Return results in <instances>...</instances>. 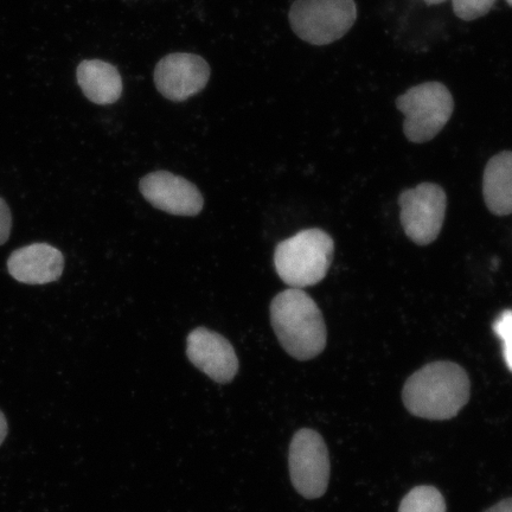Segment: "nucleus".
I'll use <instances>...</instances> for the list:
<instances>
[{
  "mask_svg": "<svg viewBox=\"0 0 512 512\" xmlns=\"http://www.w3.org/2000/svg\"><path fill=\"white\" fill-rule=\"evenodd\" d=\"M469 375L457 363L426 364L407 380L402 399L408 412L427 420H450L470 400Z\"/></svg>",
  "mask_w": 512,
  "mask_h": 512,
  "instance_id": "nucleus-1",
  "label": "nucleus"
},
{
  "mask_svg": "<svg viewBox=\"0 0 512 512\" xmlns=\"http://www.w3.org/2000/svg\"><path fill=\"white\" fill-rule=\"evenodd\" d=\"M271 323L288 355L309 361L322 354L328 331L318 305L299 288H288L272 300Z\"/></svg>",
  "mask_w": 512,
  "mask_h": 512,
  "instance_id": "nucleus-2",
  "label": "nucleus"
},
{
  "mask_svg": "<svg viewBox=\"0 0 512 512\" xmlns=\"http://www.w3.org/2000/svg\"><path fill=\"white\" fill-rule=\"evenodd\" d=\"M334 252V240L324 230H302L275 248V271L286 285L303 290L326 277Z\"/></svg>",
  "mask_w": 512,
  "mask_h": 512,
  "instance_id": "nucleus-3",
  "label": "nucleus"
},
{
  "mask_svg": "<svg viewBox=\"0 0 512 512\" xmlns=\"http://www.w3.org/2000/svg\"><path fill=\"white\" fill-rule=\"evenodd\" d=\"M396 107L405 115L403 132L412 143L430 142L451 119L453 96L440 82L421 83L408 89L396 100Z\"/></svg>",
  "mask_w": 512,
  "mask_h": 512,
  "instance_id": "nucleus-4",
  "label": "nucleus"
},
{
  "mask_svg": "<svg viewBox=\"0 0 512 512\" xmlns=\"http://www.w3.org/2000/svg\"><path fill=\"white\" fill-rule=\"evenodd\" d=\"M356 19L354 0H296L290 11L294 34L313 46L341 40Z\"/></svg>",
  "mask_w": 512,
  "mask_h": 512,
  "instance_id": "nucleus-5",
  "label": "nucleus"
},
{
  "mask_svg": "<svg viewBox=\"0 0 512 512\" xmlns=\"http://www.w3.org/2000/svg\"><path fill=\"white\" fill-rule=\"evenodd\" d=\"M288 467L294 489L307 499L322 497L330 482L328 447L320 434L303 428L294 434L288 453Z\"/></svg>",
  "mask_w": 512,
  "mask_h": 512,
  "instance_id": "nucleus-6",
  "label": "nucleus"
},
{
  "mask_svg": "<svg viewBox=\"0 0 512 512\" xmlns=\"http://www.w3.org/2000/svg\"><path fill=\"white\" fill-rule=\"evenodd\" d=\"M399 204L402 227L409 239L419 246L430 245L438 239L447 208V197L440 185L422 183L403 191Z\"/></svg>",
  "mask_w": 512,
  "mask_h": 512,
  "instance_id": "nucleus-7",
  "label": "nucleus"
},
{
  "mask_svg": "<svg viewBox=\"0 0 512 512\" xmlns=\"http://www.w3.org/2000/svg\"><path fill=\"white\" fill-rule=\"evenodd\" d=\"M210 79L206 60L194 54L177 53L165 56L155 69L158 92L165 99L181 102L203 91Z\"/></svg>",
  "mask_w": 512,
  "mask_h": 512,
  "instance_id": "nucleus-8",
  "label": "nucleus"
},
{
  "mask_svg": "<svg viewBox=\"0 0 512 512\" xmlns=\"http://www.w3.org/2000/svg\"><path fill=\"white\" fill-rule=\"evenodd\" d=\"M145 200L158 210L175 216H197L204 200L195 184L168 171L146 175L139 184Z\"/></svg>",
  "mask_w": 512,
  "mask_h": 512,
  "instance_id": "nucleus-9",
  "label": "nucleus"
},
{
  "mask_svg": "<svg viewBox=\"0 0 512 512\" xmlns=\"http://www.w3.org/2000/svg\"><path fill=\"white\" fill-rule=\"evenodd\" d=\"M189 361L211 380L226 384L239 371V360L228 339L206 328L191 331L187 339Z\"/></svg>",
  "mask_w": 512,
  "mask_h": 512,
  "instance_id": "nucleus-10",
  "label": "nucleus"
},
{
  "mask_svg": "<svg viewBox=\"0 0 512 512\" xmlns=\"http://www.w3.org/2000/svg\"><path fill=\"white\" fill-rule=\"evenodd\" d=\"M12 278L28 285L54 283L61 278L63 254L48 243H34L17 249L8 261Z\"/></svg>",
  "mask_w": 512,
  "mask_h": 512,
  "instance_id": "nucleus-11",
  "label": "nucleus"
},
{
  "mask_svg": "<svg viewBox=\"0 0 512 512\" xmlns=\"http://www.w3.org/2000/svg\"><path fill=\"white\" fill-rule=\"evenodd\" d=\"M83 94L96 105H111L123 94V80L117 67L100 60L83 61L78 67Z\"/></svg>",
  "mask_w": 512,
  "mask_h": 512,
  "instance_id": "nucleus-12",
  "label": "nucleus"
},
{
  "mask_svg": "<svg viewBox=\"0 0 512 512\" xmlns=\"http://www.w3.org/2000/svg\"><path fill=\"white\" fill-rule=\"evenodd\" d=\"M486 207L496 216L512 214V152L498 153L489 160L483 176Z\"/></svg>",
  "mask_w": 512,
  "mask_h": 512,
  "instance_id": "nucleus-13",
  "label": "nucleus"
},
{
  "mask_svg": "<svg viewBox=\"0 0 512 512\" xmlns=\"http://www.w3.org/2000/svg\"><path fill=\"white\" fill-rule=\"evenodd\" d=\"M399 512H446V503L433 486H418L402 499Z\"/></svg>",
  "mask_w": 512,
  "mask_h": 512,
  "instance_id": "nucleus-14",
  "label": "nucleus"
},
{
  "mask_svg": "<svg viewBox=\"0 0 512 512\" xmlns=\"http://www.w3.org/2000/svg\"><path fill=\"white\" fill-rule=\"evenodd\" d=\"M497 0H452L454 14L464 21H475L489 14Z\"/></svg>",
  "mask_w": 512,
  "mask_h": 512,
  "instance_id": "nucleus-15",
  "label": "nucleus"
},
{
  "mask_svg": "<svg viewBox=\"0 0 512 512\" xmlns=\"http://www.w3.org/2000/svg\"><path fill=\"white\" fill-rule=\"evenodd\" d=\"M494 331L502 341L504 360L512 371V310H505L499 315L494 323Z\"/></svg>",
  "mask_w": 512,
  "mask_h": 512,
  "instance_id": "nucleus-16",
  "label": "nucleus"
},
{
  "mask_svg": "<svg viewBox=\"0 0 512 512\" xmlns=\"http://www.w3.org/2000/svg\"><path fill=\"white\" fill-rule=\"evenodd\" d=\"M11 227L12 219L10 208L3 198H0V246L4 245V243L9 240Z\"/></svg>",
  "mask_w": 512,
  "mask_h": 512,
  "instance_id": "nucleus-17",
  "label": "nucleus"
},
{
  "mask_svg": "<svg viewBox=\"0 0 512 512\" xmlns=\"http://www.w3.org/2000/svg\"><path fill=\"white\" fill-rule=\"evenodd\" d=\"M485 512H512V498L504 499Z\"/></svg>",
  "mask_w": 512,
  "mask_h": 512,
  "instance_id": "nucleus-18",
  "label": "nucleus"
},
{
  "mask_svg": "<svg viewBox=\"0 0 512 512\" xmlns=\"http://www.w3.org/2000/svg\"><path fill=\"white\" fill-rule=\"evenodd\" d=\"M9 427L8 421H6L5 415L0 411V445L4 443L6 435H8Z\"/></svg>",
  "mask_w": 512,
  "mask_h": 512,
  "instance_id": "nucleus-19",
  "label": "nucleus"
},
{
  "mask_svg": "<svg viewBox=\"0 0 512 512\" xmlns=\"http://www.w3.org/2000/svg\"><path fill=\"white\" fill-rule=\"evenodd\" d=\"M424 2L427 5H438V4H441V3H445L446 0H424Z\"/></svg>",
  "mask_w": 512,
  "mask_h": 512,
  "instance_id": "nucleus-20",
  "label": "nucleus"
},
{
  "mask_svg": "<svg viewBox=\"0 0 512 512\" xmlns=\"http://www.w3.org/2000/svg\"><path fill=\"white\" fill-rule=\"evenodd\" d=\"M508 4L512 6V0H507Z\"/></svg>",
  "mask_w": 512,
  "mask_h": 512,
  "instance_id": "nucleus-21",
  "label": "nucleus"
}]
</instances>
